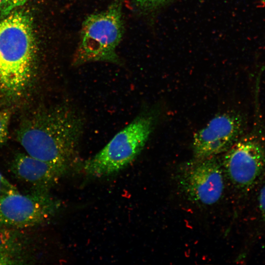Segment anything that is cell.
<instances>
[{
  "mask_svg": "<svg viewBox=\"0 0 265 265\" xmlns=\"http://www.w3.org/2000/svg\"><path fill=\"white\" fill-rule=\"evenodd\" d=\"M83 126L81 117L67 104L41 106L22 118L16 139L29 155L68 170L75 163Z\"/></svg>",
  "mask_w": 265,
  "mask_h": 265,
  "instance_id": "obj_1",
  "label": "cell"
},
{
  "mask_svg": "<svg viewBox=\"0 0 265 265\" xmlns=\"http://www.w3.org/2000/svg\"><path fill=\"white\" fill-rule=\"evenodd\" d=\"M36 50L30 14L14 10L0 21V106L31 96L38 81Z\"/></svg>",
  "mask_w": 265,
  "mask_h": 265,
  "instance_id": "obj_2",
  "label": "cell"
},
{
  "mask_svg": "<svg viewBox=\"0 0 265 265\" xmlns=\"http://www.w3.org/2000/svg\"><path fill=\"white\" fill-rule=\"evenodd\" d=\"M123 0H113L104 10L90 14L83 21L75 66L92 62L120 64L116 52L124 33Z\"/></svg>",
  "mask_w": 265,
  "mask_h": 265,
  "instance_id": "obj_3",
  "label": "cell"
},
{
  "mask_svg": "<svg viewBox=\"0 0 265 265\" xmlns=\"http://www.w3.org/2000/svg\"><path fill=\"white\" fill-rule=\"evenodd\" d=\"M150 114H141L117 133L95 155L83 163L84 172L94 177H106L124 169L140 154L154 125Z\"/></svg>",
  "mask_w": 265,
  "mask_h": 265,
  "instance_id": "obj_4",
  "label": "cell"
},
{
  "mask_svg": "<svg viewBox=\"0 0 265 265\" xmlns=\"http://www.w3.org/2000/svg\"><path fill=\"white\" fill-rule=\"evenodd\" d=\"M60 207L48 191L19 192L0 198V226L22 230L39 226L53 218Z\"/></svg>",
  "mask_w": 265,
  "mask_h": 265,
  "instance_id": "obj_5",
  "label": "cell"
},
{
  "mask_svg": "<svg viewBox=\"0 0 265 265\" xmlns=\"http://www.w3.org/2000/svg\"><path fill=\"white\" fill-rule=\"evenodd\" d=\"M222 167L237 188L247 191L265 168V145L255 133L242 135L225 153Z\"/></svg>",
  "mask_w": 265,
  "mask_h": 265,
  "instance_id": "obj_6",
  "label": "cell"
},
{
  "mask_svg": "<svg viewBox=\"0 0 265 265\" xmlns=\"http://www.w3.org/2000/svg\"><path fill=\"white\" fill-rule=\"evenodd\" d=\"M222 165L215 157L195 159L179 171V188L191 202L211 205L219 201L224 188Z\"/></svg>",
  "mask_w": 265,
  "mask_h": 265,
  "instance_id": "obj_7",
  "label": "cell"
},
{
  "mask_svg": "<svg viewBox=\"0 0 265 265\" xmlns=\"http://www.w3.org/2000/svg\"><path fill=\"white\" fill-rule=\"evenodd\" d=\"M245 122L234 112L216 115L195 133L192 149L195 159H203L225 153L242 135Z\"/></svg>",
  "mask_w": 265,
  "mask_h": 265,
  "instance_id": "obj_8",
  "label": "cell"
},
{
  "mask_svg": "<svg viewBox=\"0 0 265 265\" xmlns=\"http://www.w3.org/2000/svg\"><path fill=\"white\" fill-rule=\"evenodd\" d=\"M10 168L17 178L32 186L34 190L42 191H48L68 171L22 153L15 155Z\"/></svg>",
  "mask_w": 265,
  "mask_h": 265,
  "instance_id": "obj_9",
  "label": "cell"
},
{
  "mask_svg": "<svg viewBox=\"0 0 265 265\" xmlns=\"http://www.w3.org/2000/svg\"><path fill=\"white\" fill-rule=\"evenodd\" d=\"M31 237L22 229L0 226V265H26L35 261Z\"/></svg>",
  "mask_w": 265,
  "mask_h": 265,
  "instance_id": "obj_10",
  "label": "cell"
},
{
  "mask_svg": "<svg viewBox=\"0 0 265 265\" xmlns=\"http://www.w3.org/2000/svg\"><path fill=\"white\" fill-rule=\"evenodd\" d=\"M12 114L11 107H6L0 110V148L2 147L8 140Z\"/></svg>",
  "mask_w": 265,
  "mask_h": 265,
  "instance_id": "obj_11",
  "label": "cell"
},
{
  "mask_svg": "<svg viewBox=\"0 0 265 265\" xmlns=\"http://www.w3.org/2000/svg\"><path fill=\"white\" fill-rule=\"evenodd\" d=\"M170 0H133L135 6L145 12H151L161 8Z\"/></svg>",
  "mask_w": 265,
  "mask_h": 265,
  "instance_id": "obj_12",
  "label": "cell"
},
{
  "mask_svg": "<svg viewBox=\"0 0 265 265\" xmlns=\"http://www.w3.org/2000/svg\"><path fill=\"white\" fill-rule=\"evenodd\" d=\"M29 0H1L0 2V16L5 17Z\"/></svg>",
  "mask_w": 265,
  "mask_h": 265,
  "instance_id": "obj_13",
  "label": "cell"
},
{
  "mask_svg": "<svg viewBox=\"0 0 265 265\" xmlns=\"http://www.w3.org/2000/svg\"><path fill=\"white\" fill-rule=\"evenodd\" d=\"M19 192L17 187L0 173V198Z\"/></svg>",
  "mask_w": 265,
  "mask_h": 265,
  "instance_id": "obj_14",
  "label": "cell"
},
{
  "mask_svg": "<svg viewBox=\"0 0 265 265\" xmlns=\"http://www.w3.org/2000/svg\"><path fill=\"white\" fill-rule=\"evenodd\" d=\"M258 203L261 215L265 224V182L260 189Z\"/></svg>",
  "mask_w": 265,
  "mask_h": 265,
  "instance_id": "obj_15",
  "label": "cell"
},
{
  "mask_svg": "<svg viewBox=\"0 0 265 265\" xmlns=\"http://www.w3.org/2000/svg\"><path fill=\"white\" fill-rule=\"evenodd\" d=\"M261 2H263V3L265 4V0H262Z\"/></svg>",
  "mask_w": 265,
  "mask_h": 265,
  "instance_id": "obj_16",
  "label": "cell"
},
{
  "mask_svg": "<svg viewBox=\"0 0 265 265\" xmlns=\"http://www.w3.org/2000/svg\"><path fill=\"white\" fill-rule=\"evenodd\" d=\"M1 0H0V2H1Z\"/></svg>",
  "mask_w": 265,
  "mask_h": 265,
  "instance_id": "obj_17",
  "label": "cell"
}]
</instances>
